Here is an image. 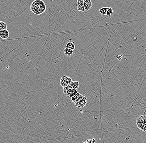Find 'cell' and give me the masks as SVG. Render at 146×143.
Masks as SVG:
<instances>
[{"label":"cell","mask_w":146,"mask_h":143,"mask_svg":"<svg viewBox=\"0 0 146 143\" xmlns=\"http://www.w3.org/2000/svg\"><path fill=\"white\" fill-rule=\"evenodd\" d=\"M46 5L42 0H35L30 5V12L37 15L43 14L46 11Z\"/></svg>","instance_id":"obj_1"},{"label":"cell","mask_w":146,"mask_h":143,"mask_svg":"<svg viewBox=\"0 0 146 143\" xmlns=\"http://www.w3.org/2000/svg\"><path fill=\"white\" fill-rule=\"evenodd\" d=\"M87 98L85 96L82 94L77 99L74 101V105L78 109L82 108L86 106L87 104Z\"/></svg>","instance_id":"obj_2"},{"label":"cell","mask_w":146,"mask_h":143,"mask_svg":"<svg viewBox=\"0 0 146 143\" xmlns=\"http://www.w3.org/2000/svg\"><path fill=\"white\" fill-rule=\"evenodd\" d=\"M79 87V83L78 81H72L70 84L68 86L63 88V91L65 94H67V91L69 89H74L77 90Z\"/></svg>","instance_id":"obj_3"},{"label":"cell","mask_w":146,"mask_h":143,"mask_svg":"<svg viewBox=\"0 0 146 143\" xmlns=\"http://www.w3.org/2000/svg\"><path fill=\"white\" fill-rule=\"evenodd\" d=\"M72 79L70 77L64 75L61 78L60 84L63 87L68 86L72 82Z\"/></svg>","instance_id":"obj_4"},{"label":"cell","mask_w":146,"mask_h":143,"mask_svg":"<svg viewBox=\"0 0 146 143\" xmlns=\"http://www.w3.org/2000/svg\"><path fill=\"white\" fill-rule=\"evenodd\" d=\"M136 124H137V126L140 129H141V130L143 131L144 132H146V127L142 122L140 116L137 118V120H136Z\"/></svg>","instance_id":"obj_5"},{"label":"cell","mask_w":146,"mask_h":143,"mask_svg":"<svg viewBox=\"0 0 146 143\" xmlns=\"http://www.w3.org/2000/svg\"><path fill=\"white\" fill-rule=\"evenodd\" d=\"M77 10L78 11L82 12L85 11L84 6V0H77Z\"/></svg>","instance_id":"obj_6"},{"label":"cell","mask_w":146,"mask_h":143,"mask_svg":"<svg viewBox=\"0 0 146 143\" xmlns=\"http://www.w3.org/2000/svg\"><path fill=\"white\" fill-rule=\"evenodd\" d=\"M84 3L85 11H88L92 7V1L91 0H84Z\"/></svg>","instance_id":"obj_7"},{"label":"cell","mask_w":146,"mask_h":143,"mask_svg":"<svg viewBox=\"0 0 146 143\" xmlns=\"http://www.w3.org/2000/svg\"><path fill=\"white\" fill-rule=\"evenodd\" d=\"M9 32L7 29L2 30L0 32V37L2 39H7L9 37Z\"/></svg>","instance_id":"obj_8"},{"label":"cell","mask_w":146,"mask_h":143,"mask_svg":"<svg viewBox=\"0 0 146 143\" xmlns=\"http://www.w3.org/2000/svg\"><path fill=\"white\" fill-rule=\"evenodd\" d=\"M78 92L77 90L74 89H69L67 90V95L70 98H72Z\"/></svg>","instance_id":"obj_9"},{"label":"cell","mask_w":146,"mask_h":143,"mask_svg":"<svg viewBox=\"0 0 146 143\" xmlns=\"http://www.w3.org/2000/svg\"><path fill=\"white\" fill-rule=\"evenodd\" d=\"M66 48L71 49L73 51H74V50L75 49L76 47L74 43L72 42H69L66 44Z\"/></svg>","instance_id":"obj_10"},{"label":"cell","mask_w":146,"mask_h":143,"mask_svg":"<svg viewBox=\"0 0 146 143\" xmlns=\"http://www.w3.org/2000/svg\"><path fill=\"white\" fill-rule=\"evenodd\" d=\"M108 7H102L99 10V13L100 14L103 15H106V13H107V10L108 9Z\"/></svg>","instance_id":"obj_11"},{"label":"cell","mask_w":146,"mask_h":143,"mask_svg":"<svg viewBox=\"0 0 146 143\" xmlns=\"http://www.w3.org/2000/svg\"><path fill=\"white\" fill-rule=\"evenodd\" d=\"M74 51L71 49L66 48L64 50V53L67 56H71L73 54Z\"/></svg>","instance_id":"obj_12"},{"label":"cell","mask_w":146,"mask_h":143,"mask_svg":"<svg viewBox=\"0 0 146 143\" xmlns=\"http://www.w3.org/2000/svg\"><path fill=\"white\" fill-rule=\"evenodd\" d=\"M7 28V25L5 22L0 21V32L2 30H5Z\"/></svg>","instance_id":"obj_13"},{"label":"cell","mask_w":146,"mask_h":143,"mask_svg":"<svg viewBox=\"0 0 146 143\" xmlns=\"http://www.w3.org/2000/svg\"><path fill=\"white\" fill-rule=\"evenodd\" d=\"M113 9L112 7H109L108 10H107V13H106V15L108 16H110L113 14Z\"/></svg>","instance_id":"obj_14"},{"label":"cell","mask_w":146,"mask_h":143,"mask_svg":"<svg viewBox=\"0 0 146 143\" xmlns=\"http://www.w3.org/2000/svg\"><path fill=\"white\" fill-rule=\"evenodd\" d=\"M81 95L78 92L76 95L75 96H74V97H72V98H71V101L74 103V101H75L76 99H77L79 97L81 96Z\"/></svg>","instance_id":"obj_15"},{"label":"cell","mask_w":146,"mask_h":143,"mask_svg":"<svg viewBox=\"0 0 146 143\" xmlns=\"http://www.w3.org/2000/svg\"><path fill=\"white\" fill-rule=\"evenodd\" d=\"M141 119H142V122L144 123V124L145 125L146 128V115H142L140 116Z\"/></svg>","instance_id":"obj_16"},{"label":"cell","mask_w":146,"mask_h":143,"mask_svg":"<svg viewBox=\"0 0 146 143\" xmlns=\"http://www.w3.org/2000/svg\"><path fill=\"white\" fill-rule=\"evenodd\" d=\"M95 140L94 139H89V140H87V141L84 142V143H95Z\"/></svg>","instance_id":"obj_17"},{"label":"cell","mask_w":146,"mask_h":143,"mask_svg":"<svg viewBox=\"0 0 146 143\" xmlns=\"http://www.w3.org/2000/svg\"><path fill=\"white\" fill-rule=\"evenodd\" d=\"M2 38H1V37H0V41H1V40H2Z\"/></svg>","instance_id":"obj_18"}]
</instances>
